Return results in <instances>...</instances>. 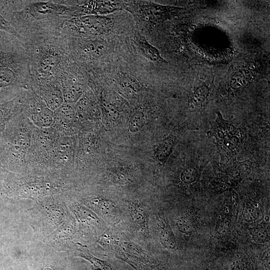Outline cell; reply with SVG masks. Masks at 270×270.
I'll return each instance as SVG.
<instances>
[{
	"instance_id": "6da1fadb",
	"label": "cell",
	"mask_w": 270,
	"mask_h": 270,
	"mask_svg": "<svg viewBox=\"0 0 270 270\" xmlns=\"http://www.w3.org/2000/svg\"><path fill=\"white\" fill-rule=\"evenodd\" d=\"M73 8L65 0H0V12L24 43L59 36Z\"/></svg>"
},
{
	"instance_id": "7a4b0ae2",
	"label": "cell",
	"mask_w": 270,
	"mask_h": 270,
	"mask_svg": "<svg viewBox=\"0 0 270 270\" xmlns=\"http://www.w3.org/2000/svg\"><path fill=\"white\" fill-rule=\"evenodd\" d=\"M32 87L29 59L24 42L0 30V92L15 93Z\"/></svg>"
},
{
	"instance_id": "3957f363",
	"label": "cell",
	"mask_w": 270,
	"mask_h": 270,
	"mask_svg": "<svg viewBox=\"0 0 270 270\" xmlns=\"http://www.w3.org/2000/svg\"><path fill=\"white\" fill-rule=\"evenodd\" d=\"M24 44L32 84L58 79L62 67L70 59L61 35Z\"/></svg>"
},
{
	"instance_id": "277c9868",
	"label": "cell",
	"mask_w": 270,
	"mask_h": 270,
	"mask_svg": "<svg viewBox=\"0 0 270 270\" xmlns=\"http://www.w3.org/2000/svg\"><path fill=\"white\" fill-rule=\"evenodd\" d=\"M207 136L215 138L222 166H233L237 162L236 157L244 140V132L240 128L224 120L221 113L218 112L216 118L210 123Z\"/></svg>"
},
{
	"instance_id": "5b68a950",
	"label": "cell",
	"mask_w": 270,
	"mask_h": 270,
	"mask_svg": "<svg viewBox=\"0 0 270 270\" xmlns=\"http://www.w3.org/2000/svg\"><path fill=\"white\" fill-rule=\"evenodd\" d=\"M114 24L110 16L88 15L72 18L66 22L62 36H68L99 37L110 32Z\"/></svg>"
},
{
	"instance_id": "8992f818",
	"label": "cell",
	"mask_w": 270,
	"mask_h": 270,
	"mask_svg": "<svg viewBox=\"0 0 270 270\" xmlns=\"http://www.w3.org/2000/svg\"><path fill=\"white\" fill-rule=\"evenodd\" d=\"M180 8L162 6L148 1H127L126 10L142 24L152 26L176 16Z\"/></svg>"
},
{
	"instance_id": "52a82bcc",
	"label": "cell",
	"mask_w": 270,
	"mask_h": 270,
	"mask_svg": "<svg viewBox=\"0 0 270 270\" xmlns=\"http://www.w3.org/2000/svg\"><path fill=\"white\" fill-rule=\"evenodd\" d=\"M68 2L74 8L72 18L88 15L106 16L120 10H126L127 4V1L118 0Z\"/></svg>"
},
{
	"instance_id": "ba28073f",
	"label": "cell",
	"mask_w": 270,
	"mask_h": 270,
	"mask_svg": "<svg viewBox=\"0 0 270 270\" xmlns=\"http://www.w3.org/2000/svg\"><path fill=\"white\" fill-rule=\"evenodd\" d=\"M133 42L139 52L148 60L153 62H166L158 50L150 44L146 37L136 32L133 38Z\"/></svg>"
},
{
	"instance_id": "9c48e42d",
	"label": "cell",
	"mask_w": 270,
	"mask_h": 270,
	"mask_svg": "<svg viewBox=\"0 0 270 270\" xmlns=\"http://www.w3.org/2000/svg\"><path fill=\"white\" fill-rule=\"evenodd\" d=\"M116 78L120 86L127 92L134 93L140 88L139 80L128 72H120L118 74Z\"/></svg>"
},
{
	"instance_id": "30bf717a",
	"label": "cell",
	"mask_w": 270,
	"mask_h": 270,
	"mask_svg": "<svg viewBox=\"0 0 270 270\" xmlns=\"http://www.w3.org/2000/svg\"><path fill=\"white\" fill-rule=\"evenodd\" d=\"M197 163L196 161L191 162V164L183 170L180 176L183 182L190 184L196 181L200 171V168Z\"/></svg>"
},
{
	"instance_id": "8fae6325",
	"label": "cell",
	"mask_w": 270,
	"mask_h": 270,
	"mask_svg": "<svg viewBox=\"0 0 270 270\" xmlns=\"http://www.w3.org/2000/svg\"><path fill=\"white\" fill-rule=\"evenodd\" d=\"M176 140V136L171 135L162 142L159 149L162 160H165L168 157Z\"/></svg>"
},
{
	"instance_id": "7c38bea8",
	"label": "cell",
	"mask_w": 270,
	"mask_h": 270,
	"mask_svg": "<svg viewBox=\"0 0 270 270\" xmlns=\"http://www.w3.org/2000/svg\"><path fill=\"white\" fill-rule=\"evenodd\" d=\"M130 212L136 223L140 227H145V215L144 210L140 205L134 204L130 206Z\"/></svg>"
},
{
	"instance_id": "4fadbf2b",
	"label": "cell",
	"mask_w": 270,
	"mask_h": 270,
	"mask_svg": "<svg viewBox=\"0 0 270 270\" xmlns=\"http://www.w3.org/2000/svg\"><path fill=\"white\" fill-rule=\"evenodd\" d=\"M144 117L141 112H136L132 116L130 121V128L132 131H138L144 125Z\"/></svg>"
},
{
	"instance_id": "5bb4252c",
	"label": "cell",
	"mask_w": 270,
	"mask_h": 270,
	"mask_svg": "<svg viewBox=\"0 0 270 270\" xmlns=\"http://www.w3.org/2000/svg\"><path fill=\"white\" fill-rule=\"evenodd\" d=\"M260 214V210L257 207L252 204H249L244 210L243 218L246 221L251 222L256 220Z\"/></svg>"
},
{
	"instance_id": "9a60e30c",
	"label": "cell",
	"mask_w": 270,
	"mask_h": 270,
	"mask_svg": "<svg viewBox=\"0 0 270 270\" xmlns=\"http://www.w3.org/2000/svg\"><path fill=\"white\" fill-rule=\"evenodd\" d=\"M177 226L182 232L188 234L193 230V226L189 220L186 217H181L178 220Z\"/></svg>"
},
{
	"instance_id": "2e32d148",
	"label": "cell",
	"mask_w": 270,
	"mask_h": 270,
	"mask_svg": "<svg viewBox=\"0 0 270 270\" xmlns=\"http://www.w3.org/2000/svg\"><path fill=\"white\" fill-rule=\"evenodd\" d=\"M160 239L164 246L168 248H173L176 244L170 232L166 230H163L160 232Z\"/></svg>"
},
{
	"instance_id": "e0dca14e",
	"label": "cell",
	"mask_w": 270,
	"mask_h": 270,
	"mask_svg": "<svg viewBox=\"0 0 270 270\" xmlns=\"http://www.w3.org/2000/svg\"><path fill=\"white\" fill-rule=\"evenodd\" d=\"M0 30L4 31L18 38H20L19 36L15 32L10 24L4 18L0 12Z\"/></svg>"
},
{
	"instance_id": "ac0fdd59",
	"label": "cell",
	"mask_w": 270,
	"mask_h": 270,
	"mask_svg": "<svg viewBox=\"0 0 270 270\" xmlns=\"http://www.w3.org/2000/svg\"><path fill=\"white\" fill-rule=\"evenodd\" d=\"M252 235L257 242L264 241L267 236L266 230L262 228H258L252 230Z\"/></svg>"
},
{
	"instance_id": "d6986e66",
	"label": "cell",
	"mask_w": 270,
	"mask_h": 270,
	"mask_svg": "<svg viewBox=\"0 0 270 270\" xmlns=\"http://www.w3.org/2000/svg\"><path fill=\"white\" fill-rule=\"evenodd\" d=\"M229 222L227 219H222L218 224L216 228V233L218 236H224L228 230Z\"/></svg>"
}]
</instances>
